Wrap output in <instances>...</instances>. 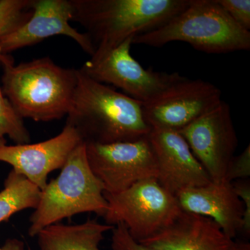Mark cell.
<instances>
[{
  "label": "cell",
  "instance_id": "cell-1",
  "mask_svg": "<svg viewBox=\"0 0 250 250\" xmlns=\"http://www.w3.org/2000/svg\"><path fill=\"white\" fill-rule=\"evenodd\" d=\"M67 124L85 143L110 144L136 141L152 128L143 116L142 103L87 76L78 69L77 84Z\"/></svg>",
  "mask_w": 250,
  "mask_h": 250
},
{
  "label": "cell",
  "instance_id": "cell-2",
  "mask_svg": "<svg viewBox=\"0 0 250 250\" xmlns=\"http://www.w3.org/2000/svg\"><path fill=\"white\" fill-rule=\"evenodd\" d=\"M72 20L93 43L96 60L129 38L154 30L182 12L190 0H70Z\"/></svg>",
  "mask_w": 250,
  "mask_h": 250
},
{
  "label": "cell",
  "instance_id": "cell-3",
  "mask_svg": "<svg viewBox=\"0 0 250 250\" xmlns=\"http://www.w3.org/2000/svg\"><path fill=\"white\" fill-rule=\"evenodd\" d=\"M3 93L23 119L49 122L67 116L77 84L78 69L65 68L49 57L15 65L0 54Z\"/></svg>",
  "mask_w": 250,
  "mask_h": 250
},
{
  "label": "cell",
  "instance_id": "cell-4",
  "mask_svg": "<svg viewBox=\"0 0 250 250\" xmlns=\"http://www.w3.org/2000/svg\"><path fill=\"white\" fill-rule=\"evenodd\" d=\"M181 41L208 54L250 49V32L230 18L216 0H190L187 7L160 27L133 39V44L162 47Z\"/></svg>",
  "mask_w": 250,
  "mask_h": 250
},
{
  "label": "cell",
  "instance_id": "cell-5",
  "mask_svg": "<svg viewBox=\"0 0 250 250\" xmlns=\"http://www.w3.org/2000/svg\"><path fill=\"white\" fill-rule=\"evenodd\" d=\"M61 170L58 177L41 190L39 205L29 218L31 237L80 213H95L102 217L106 213L104 188L90 169L84 141L72 151Z\"/></svg>",
  "mask_w": 250,
  "mask_h": 250
},
{
  "label": "cell",
  "instance_id": "cell-6",
  "mask_svg": "<svg viewBox=\"0 0 250 250\" xmlns=\"http://www.w3.org/2000/svg\"><path fill=\"white\" fill-rule=\"evenodd\" d=\"M104 195L108 205L103 216L106 225L123 224L138 242L157 234L183 212L176 197L156 179L141 181L119 193Z\"/></svg>",
  "mask_w": 250,
  "mask_h": 250
},
{
  "label": "cell",
  "instance_id": "cell-7",
  "mask_svg": "<svg viewBox=\"0 0 250 250\" xmlns=\"http://www.w3.org/2000/svg\"><path fill=\"white\" fill-rule=\"evenodd\" d=\"M85 146L90 169L103 184L105 193H119L141 181L157 177L148 136L133 141Z\"/></svg>",
  "mask_w": 250,
  "mask_h": 250
},
{
  "label": "cell",
  "instance_id": "cell-8",
  "mask_svg": "<svg viewBox=\"0 0 250 250\" xmlns=\"http://www.w3.org/2000/svg\"><path fill=\"white\" fill-rule=\"evenodd\" d=\"M134 38H129L103 57L85 62L81 71L93 80L118 87L142 104L149 103L167 88L184 80L177 72L144 68L131 56Z\"/></svg>",
  "mask_w": 250,
  "mask_h": 250
},
{
  "label": "cell",
  "instance_id": "cell-9",
  "mask_svg": "<svg viewBox=\"0 0 250 250\" xmlns=\"http://www.w3.org/2000/svg\"><path fill=\"white\" fill-rule=\"evenodd\" d=\"M213 182H223L238 146L231 108L222 100L214 108L179 130Z\"/></svg>",
  "mask_w": 250,
  "mask_h": 250
},
{
  "label": "cell",
  "instance_id": "cell-10",
  "mask_svg": "<svg viewBox=\"0 0 250 250\" xmlns=\"http://www.w3.org/2000/svg\"><path fill=\"white\" fill-rule=\"evenodd\" d=\"M216 85L202 80H184L167 88L157 98L142 104L148 125L179 131L222 101Z\"/></svg>",
  "mask_w": 250,
  "mask_h": 250
},
{
  "label": "cell",
  "instance_id": "cell-11",
  "mask_svg": "<svg viewBox=\"0 0 250 250\" xmlns=\"http://www.w3.org/2000/svg\"><path fill=\"white\" fill-rule=\"evenodd\" d=\"M72 6L70 0H34L33 12L27 22L0 38V54L39 43L54 36L70 38L90 57L95 52L93 43L85 33L70 25Z\"/></svg>",
  "mask_w": 250,
  "mask_h": 250
},
{
  "label": "cell",
  "instance_id": "cell-12",
  "mask_svg": "<svg viewBox=\"0 0 250 250\" xmlns=\"http://www.w3.org/2000/svg\"><path fill=\"white\" fill-rule=\"evenodd\" d=\"M83 141L77 130L66 123L60 134L42 142L0 145V162L12 166L13 170L42 190L49 174L62 169L72 151Z\"/></svg>",
  "mask_w": 250,
  "mask_h": 250
},
{
  "label": "cell",
  "instance_id": "cell-13",
  "mask_svg": "<svg viewBox=\"0 0 250 250\" xmlns=\"http://www.w3.org/2000/svg\"><path fill=\"white\" fill-rule=\"evenodd\" d=\"M148 138L157 164L156 180L174 196L184 189L203 187L211 182L178 131L152 127Z\"/></svg>",
  "mask_w": 250,
  "mask_h": 250
},
{
  "label": "cell",
  "instance_id": "cell-14",
  "mask_svg": "<svg viewBox=\"0 0 250 250\" xmlns=\"http://www.w3.org/2000/svg\"><path fill=\"white\" fill-rule=\"evenodd\" d=\"M175 197L183 211L212 219L231 239L241 232L244 206L232 184L211 182L203 187L184 189Z\"/></svg>",
  "mask_w": 250,
  "mask_h": 250
},
{
  "label": "cell",
  "instance_id": "cell-15",
  "mask_svg": "<svg viewBox=\"0 0 250 250\" xmlns=\"http://www.w3.org/2000/svg\"><path fill=\"white\" fill-rule=\"evenodd\" d=\"M233 241L212 219L183 211L167 228L139 243L156 250H228Z\"/></svg>",
  "mask_w": 250,
  "mask_h": 250
},
{
  "label": "cell",
  "instance_id": "cell-16",
  "mask_svg": "<svg viewBox=\"0 0 250 250\" xmlns=\"http://www.w3.org/2000/svg\"><path fill=\"white\" fill-rule=\"evenodd\" d=\"M113 228L88 219L76 225H49L36 237L40 250H101L100 244L104 233Z\"/></svg>",
  "mask_w": 250,
  "mask_h": 250
},
{
  "label": "cell",
  "instance_id": "cell-17",
  "mask_svg": "<svg viewBox=\"0 0 250 250\" xmlns=\"http://www.w3.org/2000/svg\"><path fill=\"white\" fill-rule=\"evenodd\" d=\"M41 190L21 174L11 170L0 191V223L23 210L35 209Z\"/></svg>",
  "mask_w": 250,
  "mask_h": 250
},
{
  "label": "cell",
  "instance_id": "cell-18",
  "mask_svg": "<svg viewBox=\"0 0 250 250\" xmlns=\"http://www.w3.org/2000/svg\"><path fill=\"white\" fill-rule=\"evenodd\" d=\"M5 136H8L16 145L27 144L31 141L30 134L23 118L3 93L0 81V145L6 143Z\"/></svg>",
  "mask_w": 250,
  "mask_h": 250
},
{
  "label": "cell",
  "instance_id": "cell-19",
  "mask_svg": "<svg viewBox=\"0 0 250 250\" xmlns=\"http://www.w3.org/2000/svg\"><path fill=\"white\" fill-rule=\"evenodd\" d=\"M34 0H0V38L27 22Z\"/></svg>",
  "mask_w": 250,
  "mask_h": 250
},
{
  "label": "cell",
  "instance_id": "cell-20",
  "mask_svg": "<svg viewBox=\"0 0 250 250\" xmlns=\"http://www.w3.org/2000/svg\"><path fill=\"white\" fill-rule=\"evenodd\" d=\"M230 18L247 31L250 29V0H216Z\"/></svg>",
  "mask_w": 250,
  "mask_h": 250
},
{
  "label": "cell",
  "instance_id": "cell-21",
  "mask_svg": "<svg viewBox=\"0 0 250 250\" xmlns=\"http://www.w3.org/2000/svg\"><path fill=\"white\" fill-rule=\"evenodd\" d=\"M250 176V146L237 156H233L229 164L225 174V182L232 183L236 180L248 179Z\"/></svg>",
  "mask_w": 250,
  "mask_h": 250
},
{
  "label": "cell",
  "instance_id": "cell-22",
  "mask_svg": "<svg viewBox=\"0 0 250 250\" xmlns=\"http://www.w3.org/2000/svg\"><path fill=\"white\" fill-rule=\"evenodd\" d=\"M112 231V250H156L134 239L123 224L115 225Z\"/></svg>",
  "mask_w": 250,
  "mask_h": 250
},
{
  "label": "cell",
  "instance_id": "cell-23",
  "mask_svg": "<svg viewBox=\"0 0 250 250\" xmlns=\"http://www.w3.org/2000/svg\"><path fill=\"white\" fill-rule=\"evenodd\" d=\"M233 190L244 206L241 232L246 236L250 234V184L246 179L233 182Z\"/></svg>",
  "mask_w": 250,
  "mask_h": 250
},
{
  "label": "cell",
  "instance_id": "cell-24",
  "mask_svg": "<svg viewBox=\"0 0 250 250\" xmlns=\"http://www.w3.org/2000/svg\"><path fill=\"white\" fill-rule=\"evenodd\" d=\"M24 242L17 238H9L0 246V250H24Z\"/></svg>",
  "mask_w": 250,
  "mask_h": 250
},
{
  "label": "cell",
  "instance_id": "cell-25",
  "mask_svg": "<svg viewBox=\"0 0 250 250\" xmlns=\"http://www.w3.org/2000/svg\"><path fill=\"white\" fill-rule=\"evenodd\" d=\"M228 250H250V244L248 242L235 241L233 240Z\"/></svg>",
  "mask_w": 250,
  "mask_h": 250
},
{
  "label": "cell",
  "instance_id": "cell-26",
  "mask_svg": "<svg viewBox=\"0 0 250 250\" xmlns=\"http://www.w3.org/2000/svg\"><path fill=\"white\" fill-rule=\"evenodd\" d=\"M27 250H31V248H28Z\"/></svg>",
  "mask_w": 250,
  "mask_h": 250
}]
</instances>
